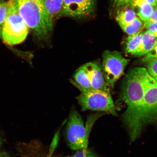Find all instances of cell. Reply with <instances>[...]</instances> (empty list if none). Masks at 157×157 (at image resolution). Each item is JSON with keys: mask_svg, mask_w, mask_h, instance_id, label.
I'll list each match as a JSON object with an SVG mask.
<instances>
[{"mask_svg": "<svg viewBox=\"0 0 157 157\" xmlns=\"http://www.w3.org/2000/svg\"><path fill=\"white\" fill-rule=\"evenodd\" d=\"M146 69L136 67L131 70L124 78L121 100L126 104L124 122L128 128L132 142L140 136L142 130L141 119L145 83L148 75Z\"/></svg>", "mask_w": 157, "mask_h": 157, "instance_id": "1", "label": "cell"}, {"mask_svg": "<svg viewBox=\"0 0 157 157\" xmlns=\"http://www.w3.org/2000/svg\"><path fill=\"white\" fill-rule=\"evenodd\" d=\"M13 1L20 15L37 40L48 42L52 34L54 21L47 13L44 0Z\"/></svg>", "mask_w": 157, "mask_h": 157, "instance_id": "2", "label": "cell"}, {"mask_svg": "<svg viewBox=\"0 0 157 157\" xmlns=\"http://www.w3.org/2000/svg\"><path fill=\"white\" fill-rule=\"evenodd\" d=\"M97 119L95 116L90 115L85 127L81 116L74 108H72L66 129V139L71 149L78 150L87 147L90 131Z\"/></svg>", "mask_w": 157, "mask_h": 157, "instance_id": "3", "label": "cell"}, {"mask_svg": "<svg viewBox=\"0 0 157 157\" xmlns=\"http://www.w3.org/2000/svg\"><path fill=\"white\" fill-rule=\"evenodd\" d=\"M5 20L2 27V38L6 44L13 46L21 44L26 38L29 28L13 0H9Z\"/></svg>", "mask_w": 157, "mask_h": 157, "instance_id": "4", "label": "cell"}, {"mask_svg": "<svg viewBox=\"0 0 157 157\" xmlns=\"http://www.w3.org/2000/svg\"><path fill=\"white\" fill-rule=\"evenodd\" d=\"M81 94L76 97L82 111L87 110L105 112L117 116V107L113 103L110 92L90 90L78 88Z\"/></svg>", "mask_w": 157, "mask_h": 157, "instance_id": "5", "label": "cell"}, {"mask_svg": "<svg viewBox=\"0 0 157 157\" xmlns=\"http://www.w3.org/2000/svg\"><path fill=\"white\" fill-rule=\"evenodd\" d=\"M129 61L121 52L106 50L103 54V75L109 87L113 88L115 83L122 76Z\"/></svg>", "mask_w": 157, "mask_h": 157, "instance_id": "6", "label": "cell"}, {"mask_svg": "<svg viewBox=\"0 0 157 157\" xmlns=\"http://www.w3.org/2000/svg\"><path fill=\"white\" fill-rule=\"evenodd\" d=\"M157 121V82L149 75L145 83L141 123L142 128Z\"/></svg>", "mask_w": 157, "mask_h": 157, "instance_id": "7", "label": "cell"}, {"mask_svg": "<svg viewBox=\"0 0 157 157\" xmlns=\"http://www.w3.org/2000/svg\"><path fill=\"white\" fill-rule=\"evenodd\" d=\"M96 0H64L60 17H68L83 19L88 18L95 11Z\"/></svg>", "mask_w": 157, "mask_h": 157, "instance_id": "8", "label": "cell"}, {"mask_svg": "<svg viewBox=\"0 0 157 157\" xmlns=\"http://www.w3.org/2000/svg\"><path fill=\"white\" fill-rule=\"evenodd\" d=\"M89 74L92 90L110 92L109 86L105 82L101 68L96 62L85 64Z\"/></svg>", "mask_w": 157, "mask_h": 157, "instance_id": "9", "label": "cell"}, {"mask_svg": "<svg viewBox=\"0 0 157 157\" xmlns=\"http://www.w3.org/2000/svg\"><path fill=\"white\" fill-rule=\"evenodd\" d=\"M157 42V37L148 31L143 33L142 41L133 56H145L153 50Z\"/></svg>", "mask_w": 157, "mask_h": 157, "instance_id": "10", "label": "cell"}, {"mask_svg": "<svg viewBox=\"0 0 157 157\" xmlns=\"http://www.w3.org/2000/svg\"><path fill=\"white\" fill-rule=\"evenodd\" d=\"M74 80H71V83L76 88H80L86 91L92 90L87 69L85 64L76 71L74 75Z\"/></svg>", "mask_w": 157, "mask_h": 157, "instance_id": "11", "label": "cell"}, {"mask_svg": "<svg viewBox=\"0 0 157 157\" xmlns=\"http://www.w3.org/2000/svg\"><path fill=\"white\" fill-rule=\"evenodd\" d=\"M63 2L64 0H44L45 9L53 21L60 17Z\"/></svg>", "mask_w": 157, "mask_h": 157, "instance_id": "12", "label": "cell"}, {"mask_svg": "<svg viewBox=\"0 0 157 157\" xmlns=\"http://www.w3.org/2000/svg\"><path fill=\"white\" fill-rule=\"evenodd\" d=\"M132 4L135 6L138 7L137 15L141 20L145 21L150 19L154 11V6L144 0H135Z\"/></svg>", "mask_w": 157, "mask_h": 157, "instance_id": "13", "label": "cell"}, {"mask_svg": "<svg viewBox=\"0 0 157 157\" xmlns=\"http://www.w3.org/2000/svg\"><path fill=\"white\" fill-rule=\"evenodd\" d=\"M143 33L141 31L136 34L129 35L125 44V51L128 53L133 55L140 45Z\"/></svg>", "mask_w": 157, "mask_h": 157, "instance_id": "14", "label": "cell"}, {"mask_svg": "<svg viewBox=\"0 0 157 157\" xmlns=\"http://www.w3.org/2000/svg\"><path fill=\"white\" fill-rule=\"evenodd\" d=\"M136 17V13L133 10L130 9H125L118 13L116 20L121 28L132 22Z\"/></svg>", "mask_w": 157, "mask_h": 157, "instance_id": "15", "label": "cell"}, {"mask_svg": "<svg viewBox=\"0 0 157 157\" xmlns=\"http://www.w3.org/2000/svg\"><path fill=\"white\" fill-rule=\"evenodd\" d=\"M142 23L140 20L136 17L129 24L121 27L124 32L129 35H132L140 31Z\"/></svg>", "mask_w": 157, "mask_h": 157, "instance_id": "16", "label": "cell"}, {"mask_svg": "<svg viewBox=\"0 0 157 157\" xmlns=\"http://www.w3.org/2000/svg\"><path fill=\"white\" fill-rule=\"evenodd\" d=\"M147 63V72L157 82V58L149 60Z\"/></svg>", "mask_w": 157, "mask_h": 157, "instance_id": "17", "label": "cell"}, {"mask_svg": "<svg viewBox=\"0 0 157 157\" xmlns=\"http://www.w3.org/2000/svg\"><path fill=\"white\" fill-rule=\"evenodd\" d=\"M8 3L5 0H0V27L2 29V26L6 17Z\"/></svg>", "mask_w": 157, "mask_h": 157, "instance_id": "18", "label": "cell"}, {"mask_svg": "<svg viewBox=\"0 0 157 157\" xmlns=\"http://www.w3.org/2000/svg\"><path fill=\"white\" fill-rule=\"evenodd\" d=\"M144 27L147 31L157 37V21H144Z\"/></svg>", "mask_w": 157, "mask_h": 157, "instance_id": "19", "label": "cell"}, {"mask_svg": "<svg viewBox=\"0 0 157 157\" xmlns=\"http://www.w3.org/2000/svg\"><path fill=\"white\" fill-rule=\"evenodd\" d=\"M78 150L73 155L69 157H93L95 155L88 150L87 147Z\"/></svg>", "mask_w": 157, "mask_h": 157, "instance_id": "20", "label": "cell"}, {"mask_svg": "<svg viewBox=\"0 0 157 157\" xmlns=\"http://www.w3.org/2000/svg\"><path fill=\"white\" fill-rule=\"evenodd\" d=\"M157 58V42L153 50L148 54L144 56L142 59L143 62H147L152 59Z\"/></svg>", "mask_w": 157, "mask_h": 157, "instance_id": "21", "label": "cell"}, {"mask_svg": "<svg viewBox=\"0 0 157 157\" xmlns=\"http://www.w3.org/2000/svg\"><path fill=\"white\" fill-rule=\"evenodd\" d=\"M135 0H115V5L117 6L124 7L132 4Z\"/></svg>", "mask_w": 157, "mask_h": 157, "instance_id": "22", "label": "cell"}, {"mask_svg": "<svg viewBox=\"0 0 157 157\" xmlns=\"http://www.w3.org/2000/svg\"><path fill=\"white\" fill-rule=\"evenodd\" d=\"M154 11L150 19L148 21H157V5L155 7Z\"/></svg>", "mask_w": 157, "mask_h": 157, "instance_id": "23", "label": "cell"}, {"mask_svg": "<svg viewBox=\"0 0 157 157\" xmlns=\"http://www.w3.org/2000/svg\"><path fill=\"white\" fill-rule=\"evenodd\" d=\"M144 1L152 5L153 6L156 7L157 5L156 0H144Z\"/></svg>", "mask_w": 157, "mask_h": 157, "instance_id": "24", "label": "cell"}, {"mask_svg": "<svg viewBox=\"0 0 157 157\" xmlns=\"http://www.w3.org/2000/svg\"><path fill=\"white\" fill-rule=\"evenodd\" d=\"M0 157H10L7 155L3 154V153H0Z\"/></svg>", "mask_w": 157, "mask_h": 157, "instance_id": "25", "label": "cell"}, {"mask_svg": "<svg viewBox=\"0 0 157 157\" xmlns=\"http://www.w3.org/2000/svg\"><path fill=\"white\" fill-rule=\"evenodd\" d=\"M2 38V29L0 27V38Z\"/></svg>", "mask_w": 157, "mask_h": 157, "instance_id": "26", "label": "cell"}, {"mask_svg": "<svg viewBox=\"0 0 157 157\" xmlns=\"http://www.w3.org/2000/svg\"><path fill=\"white\" fill-rule=\"evenodd\" d=\"M1 140H0V146H1Z\"/></svg>", "mask_w": 157, "mask_h": 157, "instance_id": "27", "label": "cell"}, {"mask_svg": "<svg viewBox=\"0 0 157 157\" xmlns=\"http://www.w3.org/2000/svg\"><path fill=\"white\" fill-rule=\"evenodd\" d=\"M156 3L157 5V0H156Z\"/></svg>", "mask_w": 157, "mask_h": 157, "instance_id": "28", "label": "cell"}, {"mask_svg": "<svg viewBox=\"0 0 157 157\" xmlns=\"http://www.w3.org/2000/svg\"><path fill=\"white\" fill-rule=\"evenodd\" d=\"M97 157V156H95V157Z\"/></svg>", "mask_w": 157, "mask_h": 157, "instance_id": "29", "label": "cell"}]
</instances>
